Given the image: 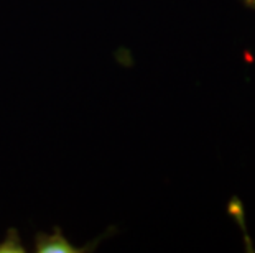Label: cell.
I'll return each instance as SVG.
<instances>
[{
  "label": "cell",
  "mask_w": 255,
  "mask_h": 253,
  "mask_svg": "<svg viewBox=\"0 0 255 253\" xmlns=\"http://www.w3.org/2000/svg\"><path fill=\"white\" fill-rule=\"evenodd\" d=\"M242 3L246 5L247 8H252V10H255V0H242Z\"/></svg>",
  "instance_id": "cell-2"
},
{
  "label": "cell",
  "mask_w": 255,
  "mask_h": 253,
  "mask_svg": "<svg viewBox=\"0 0 255 253\" xmlns=\"http://www.w3.org/2000/svg\"><path fill=\"white\" fill-rule=\"evenodd\" d=\"M36 250L43 253H55V252H78L73 249V245L64 239L61 234H53V235H40L36 240Z\"/></svg>",
  "instance_id": "cell-1"
}]
</instances>
